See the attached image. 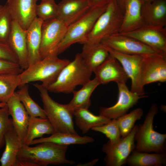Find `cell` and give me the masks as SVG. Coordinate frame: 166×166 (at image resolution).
Masks as SVG:
<instances>
[{
  "label": "cell",
  "mask_w": 166,
  "mask_h": 166,
  "mask_svg": "<svg viewBox=\"0 0 166 166\" xmlns=\"http://www.w3.org/2000/svg\"><path fill=\"white\" fill-rule=\"evenodd\" d=\"M9 115L6 105L0 108V149L5 144V134L13 128L12 119L9 118Z\"/></svg>",
  "instance_id": "obj_36"
},
{
  "label": "cell",
  "mask_w": 166,
  "mask_h": 166,
  "mask_svg": "<svg viewBox=\"0 0 166 166\" xmlns=\"http://www.w3.org/2000/svg\"><path fill=\"white\" fill-rule=\"evenodd\" d=\"M0 59L18 63L17 56L8 44L0 42Z\"/></svg>",
  "instance_id": "obj_38"
},
{
  "label": "cell",
  "mask_w": 166,
  "mask_h": 166,
  "mask_svg": "<svg viewBox=\"0 0 166 166\" xmlns=\"http://www.w3.org/2000/svg\"><path fill=\"white\" fill-rule=\"evenodd\" d=\"M5 147L0 158L2 166H15L18 152L22 144L18 139L13 128L5 135Z\"/></svg>",
  "instance_id": "obj_26"
},
{
  "label": "cell",
  "mask_w": 166,
  "mask_h": 166,
  "mask_svg": "<svg viewBox=\"0 0 166 166\" xmlns=\"http://www.w3.org/2000/svg\"><path fill=\"white\" fill-rule=\"evenodd\" d=\"M39 92L47 117L55 132L78 135L73 121V112L66 104H59L49 95L47 88L42 84H33Z\"/></svg>",
  "instance_id": "obj_5"
},
{
  "label": "cell",
  "mask_w": 166,
  "mask_h": 166,
  "mask_svg": "<svg viewBox=\"0 0 166 166\" xmlns=\"http://www.w3.org/2000/svg\"><path fill=\"white\" fill-rule=\"evenodd\" d=\"M69 62L68 59L59 58L57 55L50 54L18 74L21 82L19 87L31 82L40 81L47 88L56 80Z\"/></svg>",
  "instance_id": "obj_4"
},
{
  "label": "cell",
  "mask_w": 166,
  "mask_h": 166,
  "mask_svg": "<svg viewBox=\"0 0 166 166\" xmlns=\"http://www.w3.org/2000/svg\"><path fill=\"white\" fill-rule=\"evenodd\" d=\"M55 132L47 118L30 117L27 131L23 145L30 146L36 138L42 137L44 134H52Z\"/></svg>",
  "instance_id": "obj_28"
},
{
  "label": "cell",
  "mask_w": 166,
  "mask_h": 166,
  "mask_svg": "<svg viewBox=\"0 0 166 166\" xmlns=\"http://www.w3.org/2000/svg\"><path fill=\"white\" fill-rule=\"evenodd\" d=\"M98 160V159H95L85 164H79L77 166H93Z\"/></svg>",
  "instance_id": "obj_39"
},
{
  "label": "cell",
  "mask_w": 166,
  "mask_h": 166,
  "mask_svg": "<svg viewBox=\"0 0 166 166\" xmlns=\"http://www.w3.org/2000/svg\"><path fill=\"white\" fill-rule=\"evenodd\" d=\"M20 84L18 74H0V102L6 103Z\"/></svg>",
  "instance_id": "obj_31"
},
{
  "label": "cell",
  "mask_w": 166,
  "mask_h": 166,
  "mask_svg": "<svg viewBox=\"0 0 166 166\" xmlns=\"http://www.w3.org/2000/svg\"><path fill=\"white\" fill-rule=\"evenodd\" d=\"M144 25L164 28L166 25V2L156 0L144 2L141 8Z\"/></svg>",
  "instance_id": "obj_21"
},
{
  "label": "cell",
  "mask_w": 166,
  "mask_h": 166,
  "mask_svg": "<svg viewBox=\"0 0 166 166\" xmlns=\"http://www.w3.org/2000/svg\"><path fill=\"white\" fill-rule=\"evenodd\" d=\"M93 72L100 84H105L111 81L117 84L126 83L129 79L119 62L110 54Z\"/></svg>",
  "instance_id": "obj_15"
},
{
  "label": "cell",
  "mask_w": 166,
  "mask_h": 166,
  "mask_svg": "<svg viewBox=\"0 0 166 166\" xmlns=\"http://www.w3.org/2000/svg\"><path fill=\"white\" fill-rule=\"evenodd\" d=\"M122 10V12L124 13V0H115Z\"/></svg>",
  "instance_id": "obj_40"
},
{
  "label": "cell",
  "mask_w": 166,
  "mask_h": 166,
  "mask_svg": "<svg viewBox=\"0 0 166 166\" xmlns=\"http://www.w3.org/2000/svg\"><path fill=\"white\" fill-rule=\"evenodd\" d=\"M104 134L109 139V142L114 144L118 142L121 137L117 119H113L108 123L94 127L91 129Z\"/></svg>",
  "instance_id": "obj_33"
},
{
  "label": "cell",
  "mask_w": 166,
  "mask_h": 166,
  "mask_svg": "<svg viewBox=\"0 0 166 166\" xmlns=\"http://www.w3.org/2000/svg\"><path fill=\"white\" fill-rule=\"evenodd\" d=\"M20 87V89L16 93L30 116L47 118L44 109L36 103L30 97L27 84Z\"/></svg>",
  "instance_id": "obj_30"
},
{
  "label": "cell",
  "mask_w": 166,
  "mask_h": 166,
  "mask_svg": "<svg viewBox=\"0 0 166 166\" xmlns=\"http://www.w3.org/2000/svg\"><path fill=\"white\" fill-rule=\"evenodd\" d=\"M140 80L143 87L149 84L166 81V54L156 53L143 56Z\"/></svg>",
  "instance_id": "obj_10"
},
{
  "label": "cell",
  "mask_w": 166,
  "mask_h": 166,
  "mask_svg": "<svg viewBox=\"0 0 166 166\" xmlns=\"http://www.w3.org/2000/svg\"><path fill=\"white\" fill-rule=\"evenodd\" d=\"M37 5L36 13L37 17L43 21L56 18L57 4L54 0H41Z\"/></svg>",
  "instance_id": "obj_35"
},
{
  "label": "cell",
  "mask_w": 166,
  "mask_h": 166,
  "mask_svg": "<svg viewBox=\"0 0 166 166\" xmlns=\"http://www.w3.org/2000/svg\"><path fill=\"white\" fill-rule=\"evenodd\" d=\"M68 27L57 18L43 22L40 50L41 60L53 52L64 38Z\"/></svg>",
  "instance_id": "obj_9"
},
{
  "label": "cell",
  "mask_w": 166,
  "mask_h": 166,
  "mask_svg": "<svg viewBox=\"0 0 166 166\" xmlns=\"http://www.w3.org/2000/svg\"><path fill=\"white\" fill-rule=\"evenodd\" d=\"M106 0H89L91 7Z\"/></svg>",
  "instance_id": "obj_41"
},
{
  "label": "cell",
  "mask_w": 166,
  "mask_h": 166,
  "mask_svg": "<svg viewBox=\"0 0 166 166\" xmlns=\"http://www.w3.org/2000/svg\"><path fill=\"white\" fill-rule=\"evenodd\" d=\"M123 18V13L116 1L110 0L97 20L85 43H101L105 38L119 33Z\"/></svg>",
  "instance_id": "obj_7"
},
{
  "label": "cell",
  "mask_w": 166,
  "mask_h": 166,
  "mask_svg": "<svg viewBox=\"0 0 166 166\" xmlns=\"http://www.w3.org/2000/svg\"><path fill=\"white\" fill-rule=\"evenodd\" d=\"M118 91V100L116 103L109 107H101L100 115L112 119H117L127 113L128 110L138 102L142 96L129 90L126 83H117Z\"/></svg>",
  "instance_id": "obj_13"
},
{
  "label": "cell",
  "mask_w": 166,
  "mask_h": 166,
  "mask_svg": "<svg viewBox=\"0 0 166 166\" xmlns=\"http://www.w3.org/2000/svg\"><path fill=\"white\" fill-rule=\"evenodd\" d=\"M106 48L109 54L119 62L129 78L131 79V91L142 96H146L144 87L141 85L140 80L141 67L143 56L124 54Z\"/></svg>",
  "instance_id": "obj_12"
},
{
  "label": "cell",
  "mask_w": 166,
  "mask_h": 166,
  "mask_svg": "<svg viewBox=\"0 0 166 166\" xmlns=\"http://www.w3.org/2000/svg\"><path fill=\"white\" fill-rule=\"evenodd\" d=\"M143 113V110L138 108L117 118L121 137H125L130 133L136 121L141 118Z\"/></svg>",
  "instance_id": "obj_32"
},
{
  "label": "cell",
  "mask_w": 166,
  "mask_h": 166,
  "mask_svg": "<svg viewBox=\"0 0 166 166\" xmlns=\"http://www.w3.org/2000/svg\"><path fill=\"white\" fill-rule=\"evenodd\" d=\"M39 0H7L6 5L13 20L26 30L37 17L36 9Z\"/></svg>",
  "instance_id": "obj_17"
},
{
  "label": "cell",
  "mask_w": 166,
  "mask_h": 166,
  "mask_svg": "<svg viewBox=\"0 0 166 166\" xmlns=\"http://www.w3.org/2000/svg\"><path fill=\"white\" fill-rule=\"evenodd\" d=\"M110 1L105 0L91 7L69 25L64 38L51 53L58 55L73 44L85 43L97 20L105 11Z\"/></svg>",
  "instance_id": "obj_1"
},
{
  "label": "cell",
  "mask_w": 166,
  "mask_h": 166,
  "mask_svg": "<svg viewBox=\"0 0 166 166\" xmlns=\"http://www.w3.org/2000/svg\"><path fill=\"white\" fill-rule=\"evenodd\" d=\"M91 7L89 0H62L57 4L56 18L69 26Z\"/></svg>",
  "instance_id": "obj_20"
},
{
  "label": "cell",
  "mask_w": 166,
  "mask_h": 166,
  "mask_svg": "<svg viewBox=\"0 0 166 166\" xmlns=\"http://www.w3.org/2000/svg\"><path fill=\"white\" fill-rule=\"evenodd\" d=\"M23 70L18 63L0 59V74H19Z\"/></svg>",
  "instance_id": "obj_37"
},
{
  "label": "cell",
  "mask_w": 166,
  "mask_h": 166,
  "mask_svg": "<svg viewBox=\"0 0 166 166\" xmlns=\"http://www.w3.org/2000/svg\"><path fill=\"white\" fill-rule=\"evenodd\" d=\"M73 116L76 125L84 134L92 128L105 124L111 120L103 116L94 115L87 109L74 111Z\"/></svg>",
  "instance_id": "obj_29"
},
{
  "label": "cell",
  "mask_w": 166,
  "mask_h": 166,
  "mask_svg": "<svg viewBox=\"0 0 166 166\" xmlns=\"http://www.w3.org/2000/svg\"><path fill=\"white\" fill-rule=\"evenodd\" d=\"M80 53L85 65L93 72L109 55L106 47L101 43L83 44Z\"/></svg>",
  "instance_id": "obj_23"
},
{
  "label": "cell",
  "mask_w": 166,
  "mask_h": 166,
  "mask_svg": "<svg viewBox=\"0 0 166 166\" xmlns=\"http://www.w3.org/2000/svg\"><path fill=\"white\" fill-rule=\"evenodd\" d=\"M43 22L37 17L26 30L28 66L41 60L40 50Z\"/></svg>",
  "instance_id": "obj_22"
},
{
  "label": "cell",
  "mask_w": 166,
  "mask_h": 166,
  "mask_svg": "<svg viewBox=\"0 0 166 166\" xmlns=\"http://www.w3.org/2000/svg\"><path fill=\"white\" fill-rule=\"evenodd\" d=\"M158 111L157 105L152 104L143 124L138 126L135 136L136 150L147 152H165L166 134L158 132L153 129L154 118Z\"/></svg>",
  "instance_id": "obj_6"
},
{
  "label": "cell",
  "mask_w": 166,
  "mask_h": 166,
  "mask_svg": "<svg viewBox=\"0 0 166 166\" xmlns=\"http://www.w3.org/2000/svg\"><path fill=\"white\" fill-rule=\"evenodd\" d=\"M126 164L130 166H161L166 164V152L150 153L134 149Z\"/></svg>",
  "instance_id": "obj_27"
},
{
  "label": "cell",
  "mask_w": 166,
  "mask_h": 166,
  "mask_svg": "<svg viewBox=\"0 0 166 166\" xmlns=\"http://www.w3.org/2000/svg\"><path fill=\"white\" fill-rule=\"evenodd\" d=\"M9 115L12 117L13 128L22 144L29 124L30 116L19 100L16 92L6 103Z\"/></svg>",
  "instance_id": "obj_16"
},
{
  "label": "cell",
  "mask_w": 166,
  "mask_h": 166,
  "mask_svg": "<svg viewBox=\"0 0 166 166\" xmlns=\"http://www.w3.org/2000/svg\"><path fill=\"white\" fill-rule=\"evenodd\" d=\"M7 43L18 60V64L23 70L28 67L26 31L16 21L13 20Z\"/></svg>",
  "instance_id": "obj_18"
},
{
  "label": "cell",
  "mask_w": 166,
  "mask_h": 166,
  "mask_svg": "<svg viewBox=\"0 0 166 166\" xmlns=\"http://www.w3.org/2000/svg\"><path fill=\"white\" fill-rule=\"evenodd\" d=\"M93 72L85 65L79 53L65 65L56 80L46 88L50 92L69 94L78 85H83L91 80Z\"/></svg>",
  "instance_id": "obj_2"
},
{
  "label": "cell",
  "mask_w": 166,
  "mask_h": 166,
  "mask_svg": "<svg viewBox=\"0 0 166 166\" xmlns=\"http://www.w3.org/2000/svg\"></svg>",
  "instance_id": "obj_44"
},
{
  "label": "cell",
  "mask_w": 166,
  "mask_h": 166,
  "mask_svg": "<svg viewBox=\"0 0 166 166\" xmlns=\"http://www.w3.org/2000/svg\"><path fill=\"white\" fill-rule=\"evenodd\" d=\"M141 0H124V11L119 33L135 30L144 25L142 15Z\"/></svg>",
  "instance_id": "obj_19"
},
{
  "label": "cell",
  "mask_w": 166,
  "mask_h": 166,
  "mask_svg": "<svg viewBox=\"0 0 166 166\" xmlns=\"http://www.w3.org/2000/svg\"><path fill=\"white\" fill-rule=\"evenodd\" d=\"M94 139L87 136H81L78 135L55 132L50 136L41 137L34 140L30 145L43 142H48L62 146H68L71 144H84L92 143Z\"/></svg>",
  "instance_id": "obj_25"
},
{
  "label": "cell",
  "mask_w": 166,
  "mask_h": 166,
  "mask_svg": "<svg viewBox=\"0 0 166 166\" xmlns=\"http://www.w3.org/2000/svg\"><path fill=\"white\" fill-rule=\"evenodd\" d=\"M100 84L95 77L90 80L83 85L82 88L72 93L73 97L66 105L70 110L75 111L84 109H88L91 105L90 97L96 88Z\"/></svg>",
  "instance_id": "obj_24"
},
{
  "label": "cell",
  "mask_w": 166,
  "mask_h": 166,
  "mask_svg": "<svg viewBox=\"0 0 166 166\" xmlns=\"http://www.w3.org/2000/svg\"><path fill=\"white\" fill-rule=\"evenodd\" d=\"M122 34L135 39L160 53L166 54L165 27L144 25L135 30Z\"/></svg>",
  "instance_id": "obj_14"
},
{
  "label": "cell",
  "mask_w": 166,
  "mask_h": 166,
  "mask_svg": "<svg viewBox=\"0 0 166 166\" xmlns=\"http://www.w3.org/2000/svg\"><path fill=\"white\" fill-rule=\"evenodd\" d=\"M134 125L126 136L121 137L114 144L109 140L103 146L102 150L106 156L104 160L107 166H121L126 164L128 158L135 148V136L138 128Z\"/></svg>",
  "instance_id": "obj_8"
},
{
  "label": "cell",
  "mask_w": 166,
  "mask_h": 166,
  "mask_svg": "<svg viewBox=\"0 0 166 166\" xmlns=\"http://www.w3.org/2000/svg\"><path fill=\"white\" fill-rule=\"evenodd\" d=\"M6 105V103H3V102H0V108Z\"/></svg>",
  "instance_id": "obj_42"
},
{
  "label": "cell",
  "mask_w": 166,
  "mask_h": 166,
  "mask_svg": "<svg viewBox=\"0 0 166 166\" xmlns=\"http://www.w3.org/2000/svg\"><path fill=\"white\" fill-rule=\"evenodd\" d=\"M144 2H152L156 0H141Z\"/></svg>",
  "instance_id": "obj_43"
},
{
  "label": "cell",
  "mask_w": 166,
  "mask_h": 166,
  "mask_svg": "<svg viewBox=\"0 0 166 166\" xmlns=\"http://www.w3.org/2000/svg\"><path fill=\"white\" fill-rule=\"evenodd\" d=\"M67 149V146L48 142L39 143L33 147L22 145L18 154L17 160L29 161L36 166L73 164L74 161L66 157Z\"/></svg>",
  "instance_id": "obj_3"
},
{
  "label": "cell",
  "mask_w": 166,
  "mask_h": 166,
  "mask_svg": "<svg viewBox=\"0 0 166 166\" xmlns=\"http://www.w3.org/2000/svg\"><path fill=\"white\" fill-rule=\"evenodd\" d=\"M101 43L109 48L124 54L143 56L153 53H162L135 39L119 33L105 38Z\"/></svg>",
  "instance_id": "obj_11"
},
{
  "label": "cell",
  "mask_w": 166,
  "mask_h": 166,
  "mask_svg": "<svg viewBox=\"0 0 166 166\" xmlns=\"http://www.w3.org/2000/svg\"><path fill=\"white\" fill-rule=\"evenodd\" d=\"M13 19L6 5L0 4V42L7 43Z\"/></svg>",
  "instance_id": "obj_34"
}]
</instances>
